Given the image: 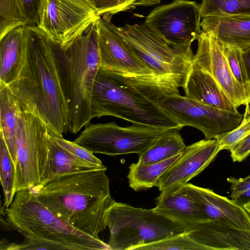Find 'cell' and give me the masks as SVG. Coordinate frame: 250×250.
I'll list each match as a JSON object with an SVG mask.
<instances>
[{"label":"cell","mask_w":250,"mask_h":250,"mask_svg":"<svg viewBox=\"0 0 250 250\" xmlns=\"http://www.w3.org/2000/svg\"><path fill=\"white\" fill-rule=\"evenodd\" d=\"M216 139H204L186 146L177 160L158 179L161 192L188 183L204 170L218 153Z\"/></svg>","instance_id":"9a60e30c"},{"label":"cell","mask_w":250,"mask_h":250,"mask_svg":"<svg viewBox=\"0 0 250 250\" xmlns=\"http://www.w3.org/2000/svg\"><path fill=\"white\" fill-rule=\"evenodd\" d=\"M222 45L224 53L233 75L245 89L250 100V81L243 58V50L234 46Z\"/></svg>","instance_id":"4dcf8cb0"},{"label":"cell","mask_w":250,"mask_h":250,"mask_svg":"<svg viewBox=\"0 0 250 250\" xmlns=\"http://www.w3.org/2000/svg\"><path fill=\"white\" fill-rule=\"evenodd\" d=\"M95 22L101 67L124 77L156 102L169 95L153 72L124 39L118 27L102 17Z\"/></svg>","instance_id":"52a82bcc"},{"label":"cell","mask_w":250,"mask_h":250,"mask_svg":"<svg viewBox=\"0 0 250 250\" xmlns=\"http://www.w3.org/2000/svg\"><path fill=\"white\" fill-rule=\"evenodd\" d=\"M26 48L22 67L7 86L22 112L40 118L56 136L68 131V110L57 62L55 42L38 26H25Z\"/></svg>","instance_id":"6da1fadb"},{"label":"cell","mask_w":250,"mask_h":250,"mask_svg":"<svg viewBox=\"0 0 250 250\" xmlns=\"http://www.w3.org/2000/svg\"><path fill=\"white\" fill-rule=\"evenodd\" d=\"M54 138L59 145L78 158L96 165H103L101 160L96 157L93 153L74 141L67 140L62 137L54 136Z\"/></svg>","instance_id":"836d02e7"},{"label":"cell","mask_w":250,"mask_h":250,"mask_svg":"<svg viewBox=\"0 0 250 250\" xmlns=\"http://www.w3.org/2000/svg\"><path fill=\"white\" fill-rule=\"evenodd\" d=\"M28 25L21 0H0V38L17 27Z\"/></svg>","instance_id":"4316f807"},{"label":"cell","mask_w":250,"mask_h":250,"mask_svg":"<svg viewBox=\"0 0 250 250\" xmlns=\"http://www.w3.org/2000/svg\"><path fill=\"white\" fill-rule=\"evenodd\" d=\"M52 135H54L40 118L22 112L15 165V196L18 191L32 190L40 185Z\"/></svg>","instance_id":"30bf717a"},{"label":"cell","mask_w":250,"mask_h":250,"mask_svg":"<svg viewBox=\"0 0 250 250\" xmlns=\"http://www.w3.org/2000/svg\"><path fill=\"white\" fill-rule=\"evenodd\" d=\"M201 18L210 16L250 15V0H202Z\"/></svg>","instance_id":"484cf974"},{"label":"cell","mask_w":250,"mask_h":250,"mask_svg":"<svg viewBox=\"0 0 250 250\" xmlns=\"http://www.w3.org/2000/svg\"><path fill=\"white\" fill-rule=\"evenodd\" d=\"M188 232L140 245L134 248L133 250H206L205 247L192 240Z\"/></svg>","instance_id":"f1b7e54d"},{"label":"cell","mask_w":250,"mask_h":250,"mask_svg":"<svg viewBox=\"0 0 250 250\" xmlns=\"http://www.w3.org/2000/svg\"><path fill=\"white\" fill-rule=\"evenodd\" d=\"M242 205L250 214V199Z\"/></svg>","instance_id":"74e56055"},{"label":"cell","mask_w":250,"mask_h":250,"mask_svg":"<svg viewBox=\"0 0 250 250\" xmlns=\"http://www.w3.org/2000/svg\"><path fill=\"white\" fill-rule=\"evenodd\" d=\"M250 134V107H246L241 123L235 128L217 135L214 139L218 144V150L230 151L243 139Z\"/></svg>","instance_id":"1f68e13d"},{"label":"cell","mask_w":250,"mask_h":250,"mask_svg":"<svg viewBox=\"0 0 250 250\" xmlns=\"http://www.w3.org/2000/svg\"><path fill=\"white\" fill-rule=\"evenodd\" d=\"M55 52L68 106V131L76 134L93 118L92 89L101 66L96 22L66 48L55 42Z\"/></svg>","instance_id":"277c9868"},{"label":"cell","mask_w":250,"mask_h":250,"mask_svg":"<svg viewBox=\"0 0 250 250\" xmlns=\"http://www.w3.org/2000/svg\"><path fill=\"white\" fill-rule=\"evenodd\" d=\"M105 170L62 175L32 190L46 208L76 229L94 238L107 227L109 208L115 202Z\"/></svg>","instance_id":"7a4b0ae2"},{"label":"cell","mask_w":250,"mask_h":250,"mask_svg":"<svg viewBox=\"0 0 250 250\" xmlns=\"http://www.w3.org/2000/svg\"><path fill=\"white\" fill-rule=\"evenodd\" d=\"M182 153L157 163L142 166L136 163L131 164L127 176L129 186L135 191L146 190L156 187L159 177L177 160Z\"/></svg>","instance_id":"d4e9b609"},{"label":"cell","mask_w":250,"mask_h":250,"mask_svg":"<svg viewBox=\"0 0 250 250\" xmlns=\"http://www.w3.org/2000/svg\"><path fill=\"white\" fill-rule=\"evenodd\" d=\"M165 130L141 125L120 126L115 122L90 124L74 142L93 153L109 156L136 153L147 149Z\"/></svg>","instance_id":"8fae6325"},{"label":"cell","mask_w":250,"mask_h":250,"mask_svg":"<svg viewBox=\"0 0 250 250\" xmlns=\"http://www.w3.org/2000/svg\"><path fill=\"white\" fill-rule=\"evenodd\" d=\"M91 108L93 118L114 116L165 130L184 127L125 78L101 66L94 82Z\"/></svg>","instance_id":"5b68a950"},{"label":"cell","mask_w":250,"mask_h":250,"mask_svg":"<svg viewBox=\"0 0 250 250\" xmlns=\"http://www.w3.org/2000/svg\"><path fill=\"white\" fill-rule=\"evenodd\" d=\"M54 136L49 141L48 158L39 186L65 174L91 170H107L104 165H96L73 154L59 145Z\"/></svg>","instance_id":"7402d4cb"},{"label":"cell","mask_w":250,"mask_h":250,"mask_svg":"<svg viewBox=\"0 0 250 250\" xmlns=\"http://www.w3.org/2000/svg\"><path fill=\"white\" fill-rule=\"evenodd\" d=\"M186 186L207 220L250 231V214L242 205L210 188L189 183Z\"/></svg>","instance_id":"2e32d148"},{"label":"cell","mask_w":250,"mask_h":250,"mask_svg":"<svg viewBox=\"0 0 250 250\" xmlns=\"http://www.w3.org/2000/svg\"><path fill=\"white\" fill-rule=\"evenodd\" d=\"M159 104L180 125L198 129L206 139H214L217 135L235 128L243 118L238 111L218 108L180 94L165 96Z\"/></svg>","instance_id":"4fadbf2b"},{"label":"cell","mask_w":250,"mask_h":250,"mask_svg":"<svg viewBox=\"0 0 250 250\" xmlns=\"http://www.w3.org/2000/svg\"><path fill=\"white\" fill-rule=\"evenodd\" d=\"M201 26L203 32L212 33L222 44L242 50L250 47V15L204 17Z\"/></svg>","instance_id":"d6986e66"},{"label":"cell","mask_w":250,"mask_h":250,"mask_svg":"<svg viewBox=\"0 0 250 250\" xmlns=\"http://www.w3.org/2000/svg\"><path fill=\"white\" fill-rule=\"evenodd\" d=\"M179 130H165L158 139L140 155L137 165L149 164L164 161L182 153L186 148Z\"/></svg>","instance_id":"cb8c5ba5"},{"label":"cell","mask_w":250,"mask_h":250,"mask_svg":"<svg viewBox=\"0 0 250 250\" xmlns=\"http://www.w3.org/2000/svg\"><path fill=\"white\" fill-rule=\"evenodd\" d=\"M153 208L158 213L183 225L189 231L199 224L208 221L186 184L161 192Z\"/></svg>","instance_id":"e0dca14e"},{"label":"cell","mask_w":250,"mask_h":250,"mask_svg":"<svg viewBox=\"0 0 250 250\" xmlns=\"http://www.w3.org/2000/svg\"><path fill=\"white\" fill-rule=\"evenodd\" d=\"M106 225L111 250H133L140 245L189 232L153 208H139L115 201L107 211Z\"/></svg>","instance_id":"8992f818"},{"label":"cell","mask_w":250,"mask_h":250,"mask_svg":"<svg viewBox=\"0 0 250 250\" xmlns=\"http://www.w3.org/2000/svg\"><path fill=\"white\" fill-rule=\"evenodd\" d=\"M100 17L112 16L121 12L126 11L138 6H152L160 2V0H89Z\"/></svg>","instance_id":"f546056e"},{"label":"cell","mask_w":250,"mask_h":250,"mask_svg":"<svg viewBox=\"0 0 250 250\" xmlns=\"http://www.w3.org/2000/svg\"><path fill=\"white\" fill-rule=\"evenodd\" d=\"M0 176L4 194V206L8 208L12 203L15 195V166L4 139L0 134Z\"/></svg>","instance_id":"83f0119b"},{"label":"cell","mask_w":250,"mask_h":250,"mask_svg":"<svg viewBox=\"0 0 250 250\" xmlns=\"http://www.w3.org/2000/svg\"><path fill=\"white\" fill-rule=\"evenodd\" d=\"M234 162H241L250 154V134L241 140L230 151Z\"/></svg>","instance_id":"d590c367"},{"label":"cell","mask_w":250,"mask_h":250,"mask_svg":"<svg viewBox=\"0 0 250 250\" xmlns=\"http://www.w3.org/2000/svg\"><path fill=\"white\" fill-rule=\"evenodd\" d=\"M25 26L17 27L0 38L1 83L9 85L22 67L26 48Z\"/></svg>","instance_id":"44dd1931"},{"label":"cell","mask_w":250,"mask_h":250,"mask_svg":"<svg viewBox=\"0 0 250 250\" xmlns=\"http://www.w3.org/2000/svg\"><path fill=\"white\" fill-rule=\"evenodd\" d=\"M243 58L250 81V47L243 50Z\"/></svg>","instance_id":"8d00e7d4"},{"label":"cell","mask_w":250,"mask_h":250,"mask_svg":"<svg viewBox=\"0 0 250 250\" xmlns=\"http://www.w3.org/2000/svg\"><path fill=\"white\" fill-rule=\"evenodd\" d=\"M189 236L206 250H250V231L208 221L188 232Z\"/></svg>","instance_id":"ac0fdd59"},{"label":"cell","mask_w":250,"mask_h":250,"mask_svg":"<svg viewBox=\"0 0 250 250\" xmlns=\"http://www.w3.org/2000/svg\"><path fill=\"white\" fill-rule=\"evenodd\" d=\"M199 4L189 0H174L154 9L144 25L157 40L178 53L193 59L191 45L203 31Z\"/></svg>","instance_id":"9c48e42d"},{"label":"cell","mask_w":250,"mask_h":250,"mask_svg":"<svg viewBox=\"0 0 250 250\" xmlns=\"http://www.w3.org/2000/svg\"><path fill=\"white\" fill-rule=\"evenodd\" d=\"M227 180L230 184L232 200L243 205L250 199V175L243 178L229 177Z\"/></svg>","instance_id":"d6a6232c"},{"label":"cell","mask_w":250,"mask_h":250,"mask_svg":"<svg viewBox=\"0 0 250 250\" xmlns=\"http://www.w3.org/2000/svg\"><path fill=\"white\" fill-rule=\"evenodd\" d=\"M6 221L24 238L21 243L1 241L0 250H111L108 244L94 238L61 219L28 189L16 192L4 211Z\"/></svg>","instance_id":"3957f363"},{"label":"cell","mask_w":250,"mask_h":250,"mask_svg":"<svg viewBox=\"0 0 250 250\" xmlns=\"http://www.w3.org/2000/svg\"><path fill=\"white\" fill-rule=\"evenodd\" d=\"M99 17L89 0H44L38 26L66 48Z\"/></svg>","instance_id":"7c38bea8"},{"label":"cell","mask_w":250,"mask_h":250,"mask_svg":"<svg viewBox=\"0 0 250 250\" xmlns=\"http://www.w3.org/2000/svg\"><path fill=\"white\" fill-rule=\"evenodd\" d=\"M128 44L145 62L164 89L170 95L179 94L192 59L176 51L155 38L144 24L118 27Z\"/></svg>","instance_id":"ba28073f"},{"label":"cell","mask_w":250,"mask_h":250,"mask_svg":"<svg viewBox=\"0 0 250 250\" xmlns=\"http://www.w3.org/2000/svg\"><path fill=\"white\" fill-rule=\"evenodd\" d=\"M183 88L187 97L218 108L238 112L214 79L195 63L192 62Z\"/></svg>","instance_id":"ffe728a7"},{"label":"cell","mask_w":250,"mask_h":250,"mask_svg":"<svg viewBox=\"0 0 250 250\" xmlns=\"http://www.w3.org/2000/svg\"><path fill=\"white\" fill-rule=\"evenodd\" d=\"M29 25L38 26L44 0H21Z\"/></svg>","instance_id":"e575fe53"},{"label":"cell","mask_w":250,"mask_h":250,"mask_svg":"<svg viewBox=\"0 0 250 250\" xmlns=\"http://www.w3.org/2000/svg\"><path fill=\"white\" fill-rule=\"evenodd\" d=\"M197 40L198 47L192 62L214 79L237 108L241 105L250 106L249 96L233 75L222 44L210 32L203 31Z\"/></svg>","instance_id":"5bb4252c"},{"label":"cell","mask_w":250,"mask_h":250,"mask_svg":"<svg viewBox=\"0 0 250 250\" xmlns=\"http://www.w3.org/2000/svg\"><path fill=\"white\" fill-rule=\"evenodd\" d=\"M22 111L8 86L0 83V134L3 136L15 165Z\"/></svg>","instance_id":"603a6c76"}]
</instances>
